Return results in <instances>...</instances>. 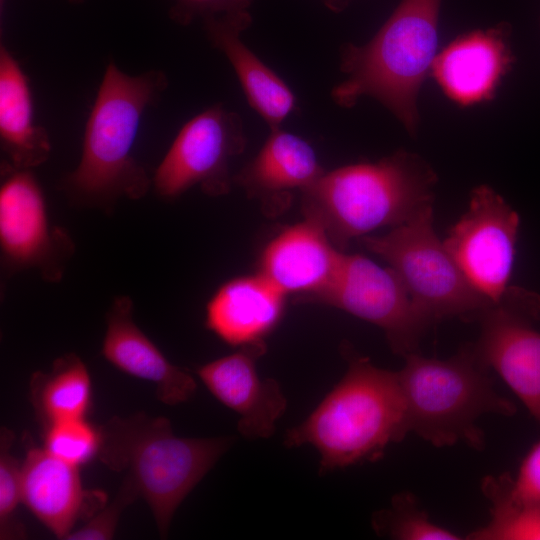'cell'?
Masks as SVG:
<instances>
[{
  "mask_svg": "<svg viewBox=\"0 0 540 540\" xmlns=\"http://www.w3.org/2000/svg\"><path fill=\"white\" fill-rule=\"evenodd\" d=\"M167 86L160 70L129 75L108 63L85 125L80 161L59 183L71 204L112 214L122 198L147 194L152 178L133 147L145 111Z\"/></svg>",
  "mask_w": 540,
  "mask_h": 540,
  "instance_id": "6da1fadb",
  "label": "cell"
},
{
  "mask_svg": "<svg viewBox=\"0 0 540 540\" xmlns=\"http://www.w3.org/2000/svg\"><path fill=\"white\" fill-rule=\"evenodd\" d=\"M347 371L312 413L289 429L287 447L312 445L320 454V474L380 458L386 447L409 433L398 371L343 349Z\"/></svg>",
  "mask_w": 540,
  "mask_h": 540,
  "instance_id": "7a4b0ae2",
  "label": "cell"
},
{
  "mask_svg": "<svg viewBox=\"0 0 540 540\" xmlns=\"http://www.w3.org/2000/svg\"><path fill=\"white\" fill-rule=\"evenodd\" d=\"M436 183L422 157L398 150L376 162L325 171L301 193V209L343 251L352 240L402 225L433 206Z\"/></svg>",
  "mask_w": 540,
  "mask_h": 540,
  "instance_id": "3957f363",
  "label": "cell"
},
{
  "mask_svg": "<svg viewBox=\"0 0 540 540\" xmlns=\"http://www.w3.org/2000/svg\"><path fill=\"white\" fill-rule=\"evenodd\" d=\"M441 0H401L365 44L342 47L345 79L332 90L339 106L362 97L379 101L412 135L419 125L418 94L438 54Z\"/></svg>",
  "mask_w": 540,
  "mask_h": 540,
  "instance_id": "277c9868",
  "label": "cell"
},
{
  "mask_svg": "<svg viewBox=\"0 0 540 540\" xmlns=\"http://www.w3.org/2000/svg\"><path fill=\"white\" fill-rule=\"evenodd\" d=\"M98 459L125 472L166 538L176 509L229 449L232 437L184 438L165 417L114 416L99 428Z\"/></svg>",
  "mask_w": 540,
  "mask_h": 540,
  "instance_id": "5b68a950",
  "label": "cell"
},
{
  "mask_svg": "<svg viewBox=\"0 0 540 540\" xmlns=\"http://www.w3.org/2000/svg\"><path fill=\"white\" fill-rule=\"evenodd\" d=\"M398 371L409 432L434 446H452L462 441L474 448L483 445L477 427L487 413L512 415L515 406L500 396L489 377V368L473 344L464 345L451 358H427L417 352L405 357Z\"/></svg>",
  "mask_w": 540,
  "mask_h": 540,
  "instance_id": "8992f818",
  "label": "cell"
},
{
  "mask_svg": "<svg viewBox=\"0 0 540 540\" xmlns=\"http://www.w3.org/2000/svg\"><path fill=\"white\" fill-rule=\"evenodd\" d=\"M400 277L431 324L458 317L478 320L493 303L461 271L433 226V206L383 235L359 239Z\"/></svg>",
  "mask_w": 540,
  "mask_h": 540,
  "instance_id": "52a82bcc",
  "label": "cell"
},
{
  "mask_svg": "<svg viewBox=\"0 0 540 540\" xmlns=\"http://www.w3.org/2000/svg\"><path fill=\"white\" fill-rule=\"evenodd\" d=\"M0 250L5 277L34 270L50 283L62 278L75 253L68 231L50 221L44 192L32 169L1 164Z\"/></svg>",
  "mask_w": 540,
  "mask_h": 540,
  "instance_id": "ba28073f",
  "label": "cell"
},
{
  "mask_svg": "<svg viewBox=\"0 0 540 540\" xmlns=\"http://www.w3.org/2000/svg\"><path fill=\"white\" fill-rule=\"evenodd\" d=\"M302 302L325 304L379 327L391 350L416 352L430 321L414 303L398 274L360 254L344 253L331 283Z\"/></svg>",
  "mask_w": 540,
  "mask_h": 540,
  "instance_id": "9c48e42d",
  "label": "cell"
},
{
  "mask_svg": "<svg viewBox=\"0 0 540 540\" xmlns=\"http://www.w3.org/2000/svg\"><path fill=\"white\" fill-rule=\"evenodd\" d=\"M245 146L241 117L221 104L209 107L179 130L152 177L155 193L173 200L199 186L210 196L226 194L231 162Z\"/></svg>",
  "mask_w": 540,
  "mask_h": 540,
  "instance_id": "30bf717a",
  "label": "cell"
},
{
  "mask_svg": "<svg viewBox=\"0 0 540 540\" xmlns=\"http://www.w3.org/2000/svg\"><path fill=\"white\" fill-rule=\"evenodd\" d=\"M519 226L518 213L494 189L480 185L443 240L470 283L492 303L510 287Z\"/></svg>",
  "mask_w": 540,
  "mask_h": 540,
  "instance_id": "8fae6325",
  "label": "cell"
},
{
  "mask_svg": "<svg viewBox=\"0 0 540 540\" xmlns=\"http://www.w3.org/2000/svg\"><path fill=\"white\" fill-rule=\"evenodd\" d=\"M540 295L510 286L501 300L478 318L474 344L481 361L493 368L540 423Z\"/></svg>",
  "mask_w": 540,
  "mask_h": 540,
  "instance_id": "7c38bea8",
  "label": "cell"
},
{
  "mask_svg": "<svg viewBox=\"0 0 540 540\" xmlns=\"http://www.w3.org/2000/svg\"><path fill=\"white\" fill-rule=\"evenodd\" d=\"M266 349L265 341L245 345L196 370L208 390L239 415L238 432L248 439L271 437L287 408L279 383L258 375L256 363Z\"/></svg>",
  "mask_w": 540,
  "mask_h": 540,
  "instance_id": "4fadbf2b",
  "label": "cell"
},
{
  "mask_svg": "<svg viewBox=\"0 0 540 540\" xmlns=\"http://www.w3.org/2000/svg\"><path fill=\"white\" fill-rule=\"evenodd\" d=\"M510 33L505 23L475 30L437 54L431 72L450 100L470 106L494 98L514 63Z\"/></svg>",
  "mask_w": 540,
  "mask_h": 540,
  "instance_id": "5bb4252c",
  "label": "cell"
},
{
  "mask_svg": "<svg viewBox=\"0 0 540 540\" xmlns=\"http://www.w3.org/2000/svg\"><path fill=\"white\" fill-rule=\"evenodd\" d=\"M78 468L26 440L21 500L58 539L105 506L102 492L83 488Z\"/></svg>",
  "mask_w": 540,
  "mask_h": 540,
  "instance_id": "9a60e30c",
  "label": "cell"
},
{
  "mask_svg": "<svg viewBox=\"0 0 540 540\" xmlns=\"http://www.w3.org/2000/svg\"><path fill=\"white\" fill-rule=\"evenodd\" d=\"M343 256L319 224L304 218L268 242L258 273L286 295H298L301 302L331 283Z\"/></svg>",
  "mask_w": 540,
  "mask_h": 540,
  "instance_id": "2e32d148",
  "label": "cell"
},
{
  "mask_svg": "<svg viewBox=\"0 0 540 540\" xmlns=\"http://www.w3.org/2000/svg\"><path fill=\"white\" fill-rule=\"evenodd\" d=\"M101 352L119 370L152 382L157 398L167 405L189 401L196 392L194 378L172 364L137 326L128 295L115 297L107 311Z\"/></svg>",
  "mask_w": 540,
  "mask_h": 540,
  "instance_id": "e0dca14e",
  "label": "cell"
},
{
  "mask_svg": "<svg viewBox=\"0 0 540 540\" xmlns=\"http://www.w3.org/2000/svg\"><path fill=\"white\" fill-rule=\"evenodd\" d=\"M324 173L312 145L280 127L270 130L258 154L233 175V183L268 212H278L289 205L294 193H303Z\"/></svg>",
  "mask_w": 540,
  "mask_h": 540,
  "instance_id": "ac0fdd59",
  "label": "cell"
},
{
  "mask_svg": "<svg viewBox=\"0 0 540 540\" xmlns=\"http://www.w3.org/2000/svg\"><path fill=\"white\" fill-rule=\"evenodd\" d=\"M286 297L260 273L233 278L208 301L205 325L231 346L264 342L283 317Z\"/></svg>",
  "mask_w": 540,
  "mask_h": 540,
  "instance_id": "d6986e66",
  "label": "cell"
},
{
  "mask_svg": "<svg viewBox=\"0 0 540 540\" xmlns=\"http://www.w3.org/2000/svg\"><path fill=\"white\" fill-rule=\"evenodd\" d=\"M251 22L247 13L202 23L211 43L231 64L248 103L272 130L280 128L294 112L297 99L287 83L243 42L241 34Z\"/></svg>",
  "mask_w": 540,
  "mask_h": 540,
  "instance_id": "ffe728a7",
  "label": "cell"
},
{
  "mask_svg": "<svg viewBox=\"0 0 540 540\" xmlns=\"http://www.w3.org/2000/svg\"><path fill=\"white\" fill-rule=\"evenodd\" d=\"M0 143L14 167L33 169L48 160L51 142L34 119L29 79L13 54L0 46Z\"/></svg>",
  "mask_w": 540,
  "mask_h": 540,
  "instance_id": "44dd1931",
  "label": "cell"
},
{
  "mask_svg": "<svg viewBox=\"0 0 540 540\" xmlns=\"http://www.w3.org/2000/svg\"><path fill=\"white\" fill-rule=\"evenodd\" d=\"M30 398L45 427L85 418L91 404V379L85 363L74 353L57 358L50 372L33 374Z\"/></svg>",
  "mask_w": 540,
  "mask_h": 540,
  "instance_id": "7402d4cb",
  "label": "cell"
},
{
  "mask_svg": "<svg viewBox=\"0 0 540 540\" xmlns=\"http://www.w3.org/2000/svg\"><path fill=\"white\" fill-rule=\"evenodd\" d=\"M482 490L491 503V520L469 534L468 539L540 540V504L510 500L494 476L484 479Z\"/></svg>",
  "mask_w": 540,
  "mask_h": 540,
  "instance_id": "603a6c76",
  "label": "cell"
},
{
  "mask_svg": "<svg viewBox=\"0 0 540 540\" xmlns=\"http://www.w3.org/2000/svg\"><path fill=\"white\" fill-rule=\"evenodd\" d=\"M372 526L380 536L399 540H457L460 537L433 523L412 494L395 495L388 509L373 514Z\"/></svg>",
  "mask_w": 540,
  "mask_h": 540,
  "instance_id": "cb8c5ba5",
  "label": "cell"
},
{
  "mask_svg": "<svg viewBox=\"0 0 540 540\" xmlns=\"http://www.w3.org/2000/svg\"><path fill=\"white\" fill-rule=\"evenodd\" d=\"M43 447L53 456L79 467L97 456L100 431L85 418L54 422L45 427Z\"/></svg>",
  "mask_w": 540,
  "mask_h": 540,
  "instance_id": "d4e9b609",
  "label": "cell"
},
{
  "mask_svg": "<svg viewBox=\"0 0 540 540\" xmlns=\"http://www.w3.org/2000/svg\"><path fill=\"white\" fill-rule=\"evenodd\" d=\"M14 433L6 427L0 432V538L24 536V528L16 523L13 514L21 500L22 463L10 452Z\"/></svg>",
  "mask_w": 540,
  "mask_h": 540,
  "instance_id": "484cf974",
  "label": "cell"
},
{
  "mask_svg": "<svg viewBox=\"0 0 540 540\" xmlns=\"http://www.w3.org/2000/svg\"><path fill=\"white\" fill-rule=\"evenodd\" d=\"M140 497L133 484L126 478L114 499L102 507L80 529H74L66 540H109L115 535L122 511Z\"/></svg>",
  "mask_w": 540,
  "mask_h": 540,
  "instance_id": "4316f807",
  "label": "cell"
},
{
  "mask_svg": "<svg viewBox=\"0 0 540 540\" xmlns=\"http://www.w3.org/2000/svg\"><path fill=\"white\" fill-rule=\"evenodd\" d=\"M508 498L516 503L540 504V440L523 458L515 478L497 476Z\"/></svg>",
  "mask_w": 540,
  "mask_h": 540,
  "instance_id": "83f0119b",
  "label": "cell"
},
{
  "mask_svg": "<svg viewBox=\"0 0 540 540\" xmlns=\"http://www.w3.org/2000/svg\"><path fill=\"white\" fill-rule=\"evenodd\" d=\"M253 0H175L170 9L171 18L188 25L195 20L239 16L250 13Z\"/></svg>",
  "mask_w": 540,
  "mask_h": 540,
  "instance_id": "f1b7e54d",
  "label": "cell"
},
{
  "mask_svg": "<svg viewBox=\"0 0 540 540\" xmlns=\"http://www.w3.org/2000/svg\"><path fill=\"white\" fill-rule=\"evenodd\" d=\"M326 7L333 12L343 11L352 0H322Z\"/></svg>",
  "mask_w": 540,
  "mask_h": 540,
  "instance_id": "f546056e",
  "label": "cell"
},
{
  "mask_svg": "<svg viewBox=\"0 0 540 540\" xmlns=\"http://www.w3.org/2000/svg\"><path fill=\"white\" fill-rule=\"evenodd\" d=\"M68 1H70L71 3H80V2H82V0H68Z\"/></svg>",
  "mask_w": 540,
  "mask_h": 540,
  "instance_id": "4dcf8cb0",
  "label": "cell"
}]
</instances>
